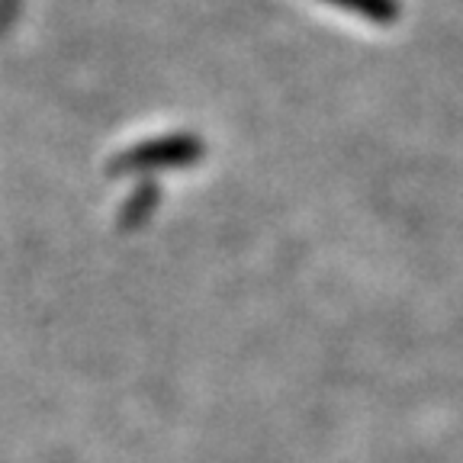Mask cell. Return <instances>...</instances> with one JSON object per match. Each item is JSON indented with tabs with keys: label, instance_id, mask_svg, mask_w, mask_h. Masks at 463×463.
Listing matches in <instances>:
<instances>
[{
	"label": "cell",
	"instance_id": "2",
	"mask_svg": "<svg viewBox=\"0 0 463 463\" xmlns=\"http://www.w3.org/2000/svg\"><path fill=\"white\" fill-rule=\"evenodd\" d=\"M328 4H335L341 10H351V14H361L376 23H390L399 14L396 0H328Z\"/></svg>",
	"mask_w": 463,
	"mask_h": 463
},
{
	"label": "cell",
	"instance_id": "1",
	"mask_svg": "<svg viewBox=\"0 0 463 463\" xmlns=\"http://www.w3.org/2000/svg\"><path fill=\"white\" fill-rule=\"evenodd\" d=\"M196 145L187 142V138H174V142L165 145H145L142 152H136V158H129V165H155V161H184L187 155L184 152H194Z\"/></svg>",
	"mask_w": 463,
	"mask_h": 463
}]
</instances>
